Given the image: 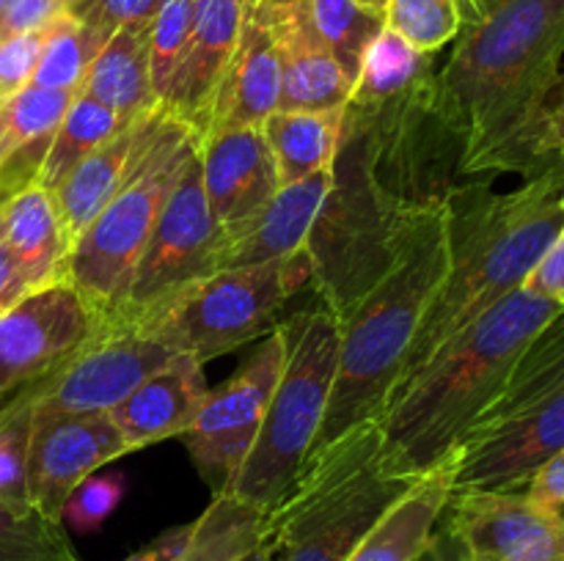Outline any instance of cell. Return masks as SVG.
<instances>
[{
  "instance_id": "obj_49",
  "label": "cell",
  "mask_w": 564,
  "mask_h": 561,
  "mask_svg": "<svg viewBox=\"0 0 564 561\" xmlns=\"http://www.w3.org/2000/svg\"><path fill=\"white\" fill-rule=\"evenodd\" d=\"M361 3L372 6V9H380V11H386V6H389V0H361Z\"/></svg>"
},
{
  "instance_id": "obj_33",
  "label": "cell",
  "mask_w": 564,
  "mask_h": 561,
  "mask_svg": "<svg viewBox=\"0 0 564 561\" xmlns=\"http://www.w3.org/2000/svg\"><path fill=\"white\" fill-rule=\"evenodd\" d=\"M75 97L77 91L42 88L28 82L14 97L6 99L0 105V113H3V165L33 143L47 146Z\"/></svg>"
},
{
  "instance_id": "obj_16",
  "label": "cell",
  "mask_w": 564,
  "mask_h": 561,
  "mask_svg": "<svg viewBox=\"0 0 564 561\" xmlns=\"http://www.w3.org/2000/svg\"><path fill=\"white\" fill-rule=\"evenodd\" d=\"M251 0H196L185 55L163 97V108L198 138L213 124L215 99L235 58Z\"/></svg>"
},
{
  "instance_id": "obj_42",
  "label": "cell",
  "mask_w": 564,
  "mask_h": 561,
  "mask_svg": "<svg viewBox=\"0 0 564 561\" xmlns=\"http://www.w3.org/2000/svg\"><path fill=\"white\" fill-rule=\"evenodd\" d=\"M523 493L545 515H564V449L538 468Z\"/></svg>"
},
{
  "instance_id": "obj_4",
  "label": "cell",
  "mask_w": 564,
  "mask_h": 561,
  "mask_svg": "<svg viewBox=\"0 0 564 561\" xmlns=\"http://www.w3.org/2000/svg\"><path fill=\"white\" fill-rule=\"evenodd\" d=\"M446 270L449 198L411 220L391 267L341 319L339 366L314 449L380 418Z\"/></svg>"
},
{
  "instance_id": "obj_2",
  "label": "cell",
  "mask_w": 564,
  "mask_h": 561,
  "mask_svg": "<svg viewBox=\"0 0 564 561\" xmlns=\"http://www.w3.org/2000/svg\"><path fill=\"white\" fill-rule=\"evenodd\" d=\"M562 311V306L521 286L444 341L397 385L380 413L391 471L419 479L444 465L529 341Z\"/></svg>"
},
{
  "instance_id": "obj_38",
  "label": "cell",
  "mask_w": 564,
  "mask_h": 561,
  "mask_svg": "<svg viewBox=\"0 0 564 561\" xmlns=\"http://www.w3.org/2000/svg\"><path fill=\"white\" fill-rule=\"evenodd\" d=\"M121 495H124V482L116 473H105V476H88L77 484L66 498L61 520L69 522L72 528L83 534H94L119 506Z\"/></svg>"
},
{
  "instance_id": "obj_6",
  "label": "cell",
  "mask_w": 564,
  "mask_h": 561,
  "mask_svg": "<svg viewBox=\"0 0 564 561\" xmlns=\"http://www.w3.org/2000/svg\"><path fill=\"white\" fill-rule=\"evenodd\" d=\"M564 449V311L510 369L494 399L452 449V493L523 490Z\"/></svg>"
},
{
  "instance_id": "obj_36",
  "label": "cell",
  "mask_w": 564,
  "mask_h": 561,
  "mask_svg": "<svg viewBox=\"0 0 564 561\" xmlns=\"http://www.w3.org/2000/svg\"><path fill=\"white\" fill-rule=\"evenodd\" d=\"M33 429V394L20 388L14 399L0 407V495L17 506H31L28 498V446Z\"/></svg>"
},
{
  "instance_id": "obj_34",
  "label": "cell",
  "mask_w": 564,
  "mask_h": 561,
  "mask_svg": "<svg viewBox=\"0 0 564 561\" xmlns=\"http://www.w3.org/2000/svg\"><path fill=\"white\" fill-rule=\"evenodd\" d=\"M0 561H80L61 520L0 495Z\"/></svg>"
},
{
  "instance_id": "obj_24",
  "label": "cell",
  "mask_w": 564,
  "mask_h": 561,
  "mask_svg": "<svg viewBox=\"0 0 564 561\" xmlns=\"http://www.w3.org/2000/svg\"><path fill=\"white\" fill-rule=\"evenodd\" d=\"M452 495L449 465L422 473L358 542L347 561H413L438 528Z\"/></svg>"
},
{
  "instance_id": "obj_8",
  "label": "cell",
  "mask_w": 564,
  "mask_h": 561,
  "mask_svg": "<svg viewBox=\"0 0 564 561\" xmlns=\"http://www.w3.org/2000/svg\"><path fill=\"white\" fill-rule=\"evenodd\" d=\"M198 143L191 127L160 108L116 196L72 245L66 280L102 324L119 314L154 220Z\"/></svg>"
},
{
  "instance_id": "obj_27",
  "label": "cell",
  "mask_w": 564,
  "mask_h": 561,
  "mask_svg": "<svg viewBox=\"0 0 564 561\" xmlns=\"http://www.w3.org/2000/svg\"><path fill=\"white\" fill-rule=\"evenodd\" d=\"M297 6L345 72L347 82L356 86L369 47L386 28L383 11L361 0H297Z\"/></svg>"
},
{
  "instance_id": "obj_28",
  "label": "cell",
  "mask_w": 564,
  "mask_h": 561,
  "mask_svg": "<svg viewBox=\"0 0 564 561\" xmlns=\"http://www.w3.org/2000/svg\"><path fill=\"white\" fill-rule=\"evenodd\" d=\"M127 124L113 110L99 105L88 94L77 91L64 121H61L58 130L53 132V138L44 146L42 160H39L36 170H33V182L53 190L75 165H80L94 148L102 146L108 138H113Z\"/></svg>"
},
{
  "instance_id": "obj_48",
  "label": "cell",
  "mask_w": 564,
  "mask_h": 561,
  "mask_svg": "<svg viewBox=\"0 0 564 561\" xmlns=\"http://www.w3.org/2000/svg\"><path fill=\"white\" fill-rule=\"evenodd\" d=\"M262 3L270 6V9H284V6L297 3V0H262Z\"/></svg>"
},
{
  "instance_id": "obj_41",
  "label": "cell",
  "mask_w": 564,
  "mask_h": 561,
  "mask_svg": "<svg viewBox=\"0 0 564 561\" xmlns=\"http://www.w3.org/2000/svg\"><path fill=\"white\" fill-rule=\"evenodd\" d=\"M66 14L64 0H11L0 16V42L22 33L47 31L58 16Z\"/></svg>"
},
{
  "instance_id": "obj_39",
  "label": "cell",
  "mask_w": 564,
  "mask_h": 561,
  "mask_svg": "<svg viewBox=\"0 0 564 561\" xmlns=\"http://www.w3.org/2000/svg\"><path fill=\"white\" fill-rule=\"evenodd\" d=\"M160 0H83L69 14L91 28L102 42L124 25H152Z\"/></svg>"
},
{
  "instance_id": "obj_15",
  "label": "cell",
  "mask_w": 564,
  "mask_h": 561,
  "mask_svg": "<svg viewBox=\"0 0 564 561\" xmlns=\"http://www.w3.org/2000/svg\"><path fill=\"white\" fill-rule=\"evenodd\" d=\"M132 454L110 413L64 416L33 410L28 446V498L42 515L61 520L72 490L119 457ZM64 522V520H61Z\"/></svg>"
},
{
  "instance_id": "obj_25",
  "label": "cell",
  "mask_w": 564,
  "mask_h": 561,
  "mask_svg": "<svg viewBox=\"0 0 564 561\" xmlns=\"http://www.w3.org/2000/svg\"><path fill=\"white\" fill-rule=\"evenodd\" d=\"M83 94L113 110L124 124L160 108L149 75V25H124L108 36L83 77Z\"/></svg>"
},
{
  "instance_id": "obj_52",
  "label": "cell",
  "mask_w": 564,
  "mask_h": 561,
  "mask_svg": "<svg viewBox=\"0 0 564 561\" xmlns=\"http://www.w3.org/2000/svg\"><path fill=\"white\" fill-rule=\"evenodd\" d=\"M11 0H0V16H3V11H6V6H9Z\"/></svg>"
},
{
  "instance_id": "obj_21",
  "label": "cell",
  "mask_w": 564,
  "mask_h": 561,
  "mask_svg": "<svg viewBox=\"0 0 564 561\" xmlns=\"http://www.w3.org/2000/svg\"><path fill=\"white\" fill-rule=\"evenodd\" d=\"M270 9V6H268ZM281 58L279 110H341L350 102L352 86L339 69L323 38L308 25L301 6L270 9Z\"/></svg>"
},
{
  "instance_id": "obj_23",
  "label": "cell",
  "mask_w": 564,
  "mask_h": 561,
  "mask_svg": "<svg viewBox=\"0 0 564 561\" xmlns=\"http://www.w3.org/2000/svg\"><path fill=\"white\" fill-rule=\"evenodd\" d=\"M0 226L25 284L33 289L66 280L69 242L61 229L53 193L28 179L0 201Z\"/></svg>"
},
{
  "instance_id": "obj_50",
  "label": "cell",
  "mask_w": 564,
  "mask_h": 561,
  "mask_svg": "<svg viewBox=\"0 0 564 561\" xmlns=\"http://www.w3.org/2000/svg\"><path fill=\"white\" fill-rule=\"evenodd\" d=\"M0 165H3V113H0Z\"/></svg>"
},
{
  "instance_id": "obj_19",
  "label": "cell",
  "mask_w": 564,
  "mask_h": 561,
  "mask_svg": "<svg viewBox=\"0 0 564 561\" xmlns=\"http://www.w3.org/2000/svg\"><path fill=\"white\" fill-rule=\"evenodd\" d=\"M207 391L204 363L191 355H174L124 402H119L110 410V418L127 446L138 451L149 443L182 438L196 421Z\"/></svg>"
},
{
  "instance_id": "obj_35",
  "label": "cell",
  "mask_w": 564,
  "mask_h": 561,
  "mask_svg": "<svg viewBox=\"0 0 564 561\" xmlns=\"http://www.w3.org/2000/svg\"><path fill=\"white\" fill-rule=\"evenodd\" d=\"M386 28L419 53L435 55L460 33L463 0H389Z\"/></svg>"
},
{
  "instance_id": "obj_44",
  "label": "cell",
  "mask_w": 564,
  "mask_h": 561,
  "mask_svg": "<svg viewBox=\"0 0 564 561\" xmlns=\"http://www.w3.org/2000/svg\"><path fill=\"white\" fill-rule=\"evenodd\" d=\"M193 531H196V520L185 522V526H176L171 531L160 534L158 539L147 544V548L135 550L132 556H127L124 561H180L185 556L187 544H191Z\"/></svg>"
},
{
  "instance_id": "obj_53",
  "label": "cell",
  "mask_w": 564,
  "mask_h": 561,
  "mask_svg": "<svg viewBox=\"0 0 564 561\" xmlns=\"http://www.w3.org/2000/svg\"><path fill=\"white\" fill-rule=\"evenodd\" d=\"M0 201H3V198H0Z\"/></svg>"
},
{
  "instance_id": "obj_30",
  "label": "cell",
  "mask_w": 564,
  "mask_h": 561,
  "mask_svg": "<svg viewBox=\"0 0 564 561\" xmlns=\"http://www.w3.org/2000/svg\"><path fill=\"white\" fill-rule=\"evenodd\" d=\"M264 515L231 495L215 493L213 504L196 517V531L180 561H237L262 542Z\"/></svg>"
},
{
  "instance_id": "obj_12",
  "label": "cell",
  "mask_w": 564,
  "mask_h": 561,
  "mask_svg": "<svg viewBox=\"0 0 564 561\" xmlns=\"http://www.w3.org/2000/svg\"><path fill=\"white\" fill-rule=\"evenodd\" d=\"M174 355L141 330L99 324L61 366L28 385L33 410L64 416L110 413Z\"/></svg>"
},
{
  "instance_id": "obj_7",
  "label": "cell",
  "mask_w": 564,
  "mask_h": 561,
  "mask_svg": "<svg viewBox=\"0 0 564 561\" xmlns=\"http://www.w3.org/2000/svg\"><path fill=\"white\" fill-rule=\"evenodd\" d=\"M279 333L284 363L262 429L224 493L259 515L275 509L314 449L339 366L341 317L317 295L281 319Z\"/></svg>"
},
{
  "instance_id": "obj_1",
  "label": "cell",
  "mask_w": 564,
  "mask_h": 561,
  "mask_svg": "<svg viewBox=\"0 0 564 561\" xmlns=\"http://www.w3.org/2000/svg\"><path fill=\"white\" fill-rule=\"evenodd\" d=\"M455 38L433 77V110L457 152V174L485 176L560 77L564 0H463Z\"/></svg>"
},
{
  "instance_id": "obj_20",
  "label": "cell",
  "mask_w": 564,
  "mask_h": 561,
  "mask_svg": "<svg viewBox=\"0 0 564 561\" xmlns=\"http://www.w3.org/2000/svg\"><path fill=\"white\" fill-rule=\"evenodd\" d=\"M330 187V168L284 185L246 226L226 234L220 270L290 258L306 248L308 231Z\"/></svg>"
},
{
  "instance_id": "obj_40",
  "label": "cell",
  "mask_w": 564,
  "mask_h": 561,
  "mask_svg": "<svg viewBox=\"0 0 564 561\" xmlns=\"http://www.w3.org/2000/svg\"><path fill=\"white\" fill-rule=\"evenodd\" d=\"M42 42L44 31L22 33V36L0 42V105L31 82L39 53H42Z\"/></svg>"
},
{
  "instance_id": "obj_9",
  "label": "cell",
  "mask_w": 564,
  "mask_h": 561,
  "mask_svg": "<svg viewBox=\"0 0 564 561\" xmlns=\"http://www.w3.org/2000/svg\"><path fill=\"white\" fill-rule=\"evenodd\" d=\"M306 286H312V262L303 248L290 258L218 270L135 330L176 355L207 363L273 333L286 302Z\"/></svg>"
},
{
  "instance_id": "obj_11",
  "label": "cell",
  "mask_w": 564,
  "mask_h": 561,
  "mask_svg": "<svg viewBox=\"0 0 564 561\" xmlns=\"http://www.w3.org/2000/svg\"><path fill=\"white\" fill-rule=\"evenodd\" d=\"M281 363L284 341L275 328L229 380L207 391L196 421L182 435L198 473L213 487V495L226 493L246 462L262 429Z\"/></svg>"
},
{
  "instance_id": "obj_22",
  "label": "cell",
  "mask_w": 564,
  "mask_h": 561,
  "mask_svg": "<svg viewBox=\"0 0 564 561\" xmlns=\"http://www.w3.org/2000/svg\"><path fill=\"white\" fill-rule=\"evenodd\" d=\"M160 108L154 113L127 124L113 138H108L102 146L94 148L80 165H75L50 190L53 193L55 209H58L61 229H64L66 242H69V251L77 242V237L88 229V223L102 212L105 204L116 196V190L124 182L127 170H130L132 160H135L138 148H141L143 138H147L149 127L158 119Z\"/></svg>"
},
{
  "instance_id": "obj_10",
  "label": "cell",
  "mask_w": 564,
  "mask_h": 561,
  "mask_svg": "<svg viewBox=\"0 0 564 561\" xmlns=\"http://www.w3.org/2000/svg\"><path fill=\"white\" fill-rule=\"evenodd\" d=\"M198 148L202 143L180 168V176L154 220L119 314L105 324L141 328L158 317L180 292L220 270L226 231L207 204Z\"/></svg>"
},
{
  "instance_id": "obj_13",
  "label": "cell",
  "mask_w": 564,
  "mask_h": 561,
  "mask_svg": "<svg viewBox=\"0 0 564 561\" xmlns=\"http://www.w3.org/2000/svg\"><path fill=\"white\" fill-rule=\"evenodd\" d=\"M94 308L69 280L42 286L0 314V396L36 383L99 330Z\"/></svg>"
},
{
  "instance_id": "obj_37",
  "label": "cell",
  "mask_w": 564,
  "mask_h": 561,
  "mask_svg": "<svg viewBox=\"0 0 564 561\" xmlns=\"http://www.w3.org/2000/svg\"><path fill=\"white\" fill-rule=\"evenodd\" d=\"M196 0H160L154 20L149 25V75L158 102H163L169 82L185 55L193 28Z\"/></svg>"
},
{
  "instance_id": "obj_45",
  "label": "cell",
  "mask_w": 564,
  "mask_h": 561,
  "mask_svg": "<svg viewBox=\"0 0 564 561\" xmlns=\"http://www.w3.org/2000/svg\"><path fill=\"white\" fill-rule=\"evenodd\" d=\"M28 292H31V286L22 278L20 267H17L14 256H11L9 245H6L3 226H0V314H6L11 306H17Z\"/></svg>"
},
{
  "instance_id": "obj_29",
  "label": "cell",
  "mask_w": 564,
  "mask_h": 561,
  "mask_svg": "<svg viewBox=\"0 0 564 561\" xmlns=\"http://www.w3.org/2000/svg\"><path fill=\"white\" fill-rule=\"evenodd\" d=\"M564 168V69L521 132L488 165V174L534 176Z\"/></svg>"
},
{
  "instance_id": "obj_14",
  "label": "cell",
  "mask_w": 564,
  "mask_h": 561,
  "mask_svg": "<svg viewBox=\"0 0 564 561\" xmlns=\"http://www.w3.org/2000/svg\"><path fill=\"white\" fill-rule=\"evenodd\" d=\"M441 520L468 561H564V515H545L523 490L452 493Z\"/></svg>"
},
{
  "instance_id": "obj_5",
  "label": "cell",
  "mask_w": 564,
  "mask_h": 561,
  "mask_svg": "<svg viewBox=\"0 0 564 561\" xmlns=\"http://www.w3.org/2000/svg\"><path fill=\"white\" fill-rule=\"evenodd\" d=\"M413 482L391 471L380 418L356 424L314 449L264 515L270 561H347Z\"/></svg>"
},
{
  "instance_id": "obj_43",
  "label": "cell",
  "mask_w": 564,
  "mask_h": 561,
  "mask_svg": "<svg viewBox=\"0 0 564 561\" xmlns=\"http://www.w3.org/2000/svg\"><path fill=\"white\" fill-rule=\"evenodd\" d=\"M523 286L534 292V295L564 308V223L556 240L551 242V248L545 251V256L540 258L538 267L532 270V275H529Z\"/></svg>"
},
{
  "instance_id": "obj_51",
  "label": "cell",
  "mask_w": 564,
  "mask_h": 561,
  "mask_svg": "<svg viewBox=\"0 0 564 561\" xmlns=\"http://www.w3.org/2000/svg\"><path fill=\"white\" fill-rule=\"evenodd\" d=\"M64 3H66V11H69V9H72V6H77V3H83V0H64Z\"/></svg>"
},
{
  "instance_id": "obj_18",
  "label": "cell",
  "mask_w": 564,
  "mask_h": 561,
  "mask_svg": "<svg viewBox=\"0 0 564 561\" xmlns=\"http://www.w3.org/2000/svg\"><path fill=\"white\" fill-rule=\"evenodd\" d=\"M279 94L281 58L273 16H270V9L262 0H251L235 58H231L224 86H220L218 99H215L209 130L262 127L264 119L279 110Z\"/></svg>"
},
{
  "instance_id": "obj_3",
  "label": "cell",
  "mask_w": 564,
  "mask_h": 561,
  "mask_svg": "<svg viewBox=\"0 0 564 561\" xmlns=\"http://www.w3.org/2000/svg\"><path fill=\"white\" fill-rule=\"evenodd\" d=\"M562 223L564 168L527 176L510 193L455 187L449 196V270L413 336L394 388L444 341L521 289Z\"/></svg>"
},
{
  "instance_id": "obj_46",
  "label": "cell",
  "mask_w": 564,
  "mask_h": 561,
  "mask_svg": "<svg viewBox=\"0 0 564 561\" xmlns=\"http://www.w3.org/2000/svg\"><path fill=\"white\" fill-rule=\"evenodd\" d=\"M413 561H468V559H466V548H463L460 539L455 537V531H452L444 520H438V528L433 531L430 542L424 544V550Z\"/></svg>"
},
{
  "instance_id": "obj_17",
  "label": "cell",
  "mask_w": 564,
  "mask_h": 561,
  "mask_svg": "<svg viewBox=\"0 0 564 561\" xmlns=\"http://www.w3.org/2000/svg\"><path fill=\"white\" fill-rule=\"evenodd\" d=\"M202 182L207 204L226 234L246 226L281 190L262 127H224L202 138Z\"/></svg>"
},
{
  "instance_id": "obj_31",
  "label": "cell",
  "mask_w": 564,
  "mask_h": 561,
  "mask_svg": "<svg viewBox=\"0 0 564 561\" xmlns=\"http://www.w3.org/2000/svg\"><path fill=\"white\" fill-rule=\"evenodd\" d=\"M433 55L419 53L411 44L402 42L394 31L383 28L364 58L361 75L352 86L350 99L356 102H378V99L397 97L402 91L433 80Z\"/></svg>"
},
{
  "instance_id": "obj_32",
  "label": "cell",
  "mask_w": 564,
  "mask_h": 561,
  "mask_svg": "<svg viewBox=\"0 0 564 561\" xmlns=\"http://www.w3.org/2000/svg\"><path fill=\"white\" fill-rule=\"evenodd\" d=\"M102 44L105 42L91 28H86L66 11L44 31L42 53H39L31 82L42 88L80 91L83 77H86L88 66H91L94 55L99 53Z\"/></svg>"
},
{
  "instance_id": "obj_26",
  "label": "cell",
  "mask_w": 564,
  "mask_h": 561,
  "mask_svg": "<svg viewBox=\"0 0 564 561\" xmlns=\"http://www.w3.org/2000/svg\"><path fill=\"white\" fill-rule=\"evenodd\" d=\"M341 121H345V108L319 110V113L275 110L264 119L262 132L273 152L281 187L330 168L339 146Z\"/></svg>"
},
{
  "instance_id": "obj_47",
  "label": "cell",
  "mask_w": 564,
  "mask_h": 561,
  "mask_svg": "<svg viewBox=\"0 0 564 561\" xmlns=\"http://www.w3.org/2000/svg\"><path fill=\"white\" fill-rule=\"evenodd\" d=\"M237 561H270V553H268V548H264V542H259L257 548H251L246 556H240Z\"/></svg>"
}]
</instances>
